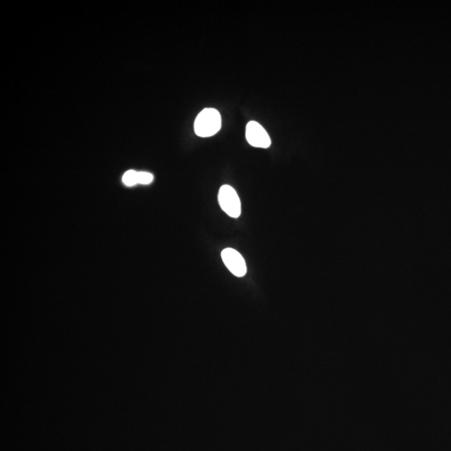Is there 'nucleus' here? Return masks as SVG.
Wrapping results in <instances>:
<instances>
[{"label": "nucleus", "mask_w": 451, "mask_h": 451, "mask_svg": "<svg viewBox=\"0 0 451 451\" xmlns=\"http://www.w3.org/2000/svg\"><path fill=\"white\" fill-rule=\"evenodd\" d=\"M222 128L220 113L213 108H206L196 116L194 130L200 138H211L217 134Z\"/></svg>", "instance_id": "nucleus-1"}, {"label": "nucleus", "mask_w": 451, "mask_h": 451, "mask_svg": "<svg viewBox=\"0 0 451 451\" xmlns=\"http://www.w3.org/2000/svg\"><path fill=\"white\" fill-rule=\"evenodd\" d=\"M218 201L221 208L227 213L229 217L238 218L241 215V201L237 191L229 185H223L220 188Z\"/></svg>", "instance_id": "nucleus-2"}, {"label": "nucleus", "mask_w": 451, "mask_h": 451, "mask_svg": "<svg viewBox=\"0 0 451 451\" xmlns=\"http://www.w3.org/2000/svg\"><path fill=\"white\" fill-rule=\"evenodd\" d=\"M246 138L252 147L269 148L271 138L266 130L257 121L248 122L246 128Z\"/></svg>", "instance_id": "nucleus-3"}, {"label": "nucleus", "mask_w": 451, "mask_h": 451, "mask_svg": "<svg viewBox=\"0 0 451 451\" xmlns=\"http://www.w3.org/2000/svg\"><path fill=\"white\" fill-rule=\"evenodd\" d=\"M222 258L226 267L234 276L242 278L246 275V262L237 250L233 248L224 249L222 252Z\"/></svg>", "instance_id": "nucleus-4"}, {"label": "nucleus", "mask_w": 451, "mask_h": 451, "mask_svg": "<svg viewBox=\"0 0 451 451\" xmlns=\"http://www.w3.org/2000/svg\"><path fill=\"white\" fill-rule=\"evenodd\" d=\"M124 184L128 186H133L138 183V172L134 170H130L124 174L122 178Z\"/></svg>", "instance_id": "nucleus-5"}, {"label": "nucleus", "mask_w": 451, "mask_h": 451, "mask_svg": "<svg viewBox=\"0 0 451 451\" xmlns=\"http://www.w3.org/2000/svg\"><path fill=\"white\" fill-rule=\"evenodd\" d=\"M154 177L152 173L138 172V183L140 184L148 185L153 182Z\"/></svg>", "instance_id": "nucleus-6"}]
</instances>
